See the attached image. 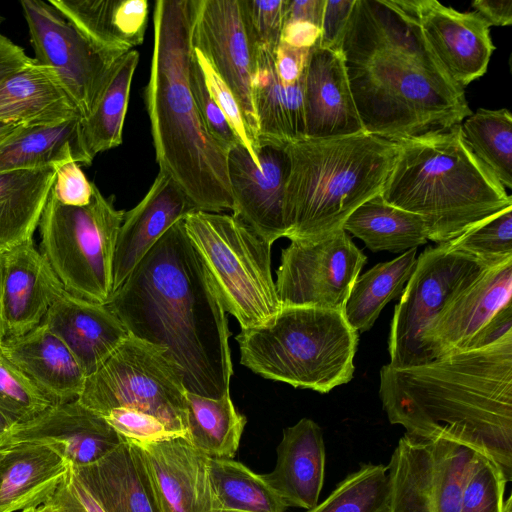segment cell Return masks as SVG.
I'll return each instance as SVG.
<instances>
[{
	"mask_svg": "<svg viewBox=\"0 0 512 512\" xmlns=\"http://www.w3.org/2000/svg\"><path fill=\"white\" fill-rule=\"evenodd\" d=\"M341 51L365 133L397 141L472 114L405 0H356Z\"/></svg>",
	"mask_w": 512,
	"mask_h": 512,
	"instance_id": "1",
	"label": "cell"
},
{
	"mask_svg": "<svg viewBox=\"0 0 512 512\" xmlns=\"http://www.w3.org/2000/svg\"><path fill=\"white\" fill-rule=\"evenodd\" d=\"M106 305L130 335L167 349L188 392L211 398L230 392L226 312L184 219L162 235Z\"/></svg>",
	"mask_w": 512,
	"mask_h": 512,
	"instance_id": "2",
	"label": "cell"
},
{
	"mask_svg": "<svg viewBox=\"0 0 512 512\" xmlns=\"http://www.w3.org/2000/svg\"><path fill=\"white\" fill-rule=\"evenodd\" d=\"M379 396L406 433L466 445L512 480V332L406 368L384 365Z\"/></svg>",
	"mask_w": 512,
	"mask_h": 512,
	"instance_id": "3",
	"label": "cell"
},
{
	"mask_svg": "<svg viewBox=\"0 0 512 512\" xmlns=\"http://www.w3.org/2000/svg\"><path fill=\"white\" fill-rule=\"evenodd\" d=\"M198 0H157L153 50L144 99L159 171L167 173L198 210L233 211L228 151L206 130L190 84L192 29Z\"/></svg>",
	"mask_w": 512,
	"mask_h": 512,
	"instance_id": "4",
	"label": "cell"
},
{
	"mask_svg": "<svg viewBox=\"0 0 512 512\" xmlns=\"http://www.w3.org/2000/svg\"><path fill=\"white\" fill-rule=\"evenodd\" d=\"M395 142L398 153L380 195L419 215L428 240H454L512 206L505 187L469 147L461 124Z\"/></svg>",
	"mask_w": 512,
	"mask_h": 512,
	"instance_id": "5",
	"label": "cell"
},
{
	"mask_svg": "<svg viewBox=\"0 0 512 512\" xmlns=\"http://www.w3.org/2000/svg\"><path fill=\"white\" fill-rule=\"evenodd\" d=\"M286 238L309 239L342 228L361 204L381 193L398 145L368 133L287 142Z\"/></svg>",
	"mask_w": 512,
	"mask_h": 512,
	"instance_id": "6",
	"label": "cell"
},
{
	"mask_svg": "<svg viewBox=\"0 0 512 512\" xmlns=\"http://www.w3.org/2000/svg\"><path fill=\"white\" fill-rule=\"evenodd\" d=\"M236 340L241 364L266 379L328 393L353 377L358 333L341 311L281 307L268 323L241 329Z\"/></svg>",
	"mask_w": 512,
	"mask_h": 512,
	"instance_id": "7",
	"label": "cell"
},
{
	"mask_svg": "<svg viewBox=\"0 0 512 512\" xmlns=\"http://www.w3.org/2000/svg\"><path fill=\"white\" fill-rule=\"evenodd\" d=\"M225 312L241 329L268 323L281 309L271 274V246L234 214L196 210L184 218Z\"/></svg>",
	"mask_w": 512,
	"mask_h": 512,
	"instance_id": "8",
	"label": "cell"
},
{
	"mask_svg": "<svg viewBox=\"0 0 512 512\" xmlns=\"http://www.w3.org/2000/svg\"><path fill=\"white\" fill-rule=\"evenodd\" d=\"M124 214L96 185L90 203L80 207L61 204L50 192L39 223L41 254L69 294L108 304Z\"/></svg>",
	"mask_w": 512,
	"mask_h": 512,
	"instance_id": "9",
	"label": "cell"
},
{
	"mask_svg": "<svg viewBox=\"0 0 512 512\" xmlns=\"http://www.w3.org/2000/svg\"><path fill=\"white\" fill-rule=\"evenodd\" d=\"M187 390L167 349L130 335L86 378L78 401L103 416L110 410L154 417L187 438Z\"/></svg>",
	"mask_w": 512,
	"mask_h": 512,
	"instance_id": "10",
	"label": "cell"
},
{
	"mask_svg": "<svg viewBox=\"0 0 512 512\" xmlns=\"http://www.w3.org/2000/svg\"><path fill=\"white\" fill-rule=\"evenodd\" d=\"M490 266L447 243L426 248L395 306L390 325L389 366L406 368L429 362L423 336L444 307Z\"/></svg>",
	"mask_w": 512,
	"mask_h": 512,
	"instance_id": "11",
	"label": "cell"
},
{
	"mask_svg": "<svg viewBox=\"0 0 512 512\" xmlns=\"http://www.w3.org/2000/svg\"><path fill=\"white\" fill-rule=\"evenodd\" d=\"M476 450L405 433L389 464L388 512H459Z\"/></svg>",
	"mask_w": 512,
	"mask_h": 512,
	"instance_id": "12",
	"label": "cell"
},
{
	"mask_svg": "<svg viewBox=\"0 0 512 512\" xmlns=\"http://www.w3.org/2000/svg\"><path fill=\"white\" fill-rule=\"evenodd\" d=\"M36 61L53 70L75 102L81 119L97 105L118 59L86 37L49 1L20 2Z\"/></svg>",
	"mask_w": 512,
	"mask_h": 512,
	"instance_id": "13",
	"label": "cell"
},
{
	"mask_svg": "<svg viewBox=\"0 0 512 512\" xmlns=\"http://www.w3.org/2000/svg\"><path fill=\"white\" fill-rule=\"evenodd\" d=\"M366 260L343 228L291 241L282 250L276 271L281 307L308 306L343 312Z\"/></svg>",
	"mask_w": 512,
	"mask_h": 512,
	"instance_id": "14",
	"label": "cell"
},
{
	"mask_svg": "<svg viewBox=\"0 0 512 512\" xmlns=\"http://www.w3.org/2000/svg\"><path fill=\"white\" fill-rule=\"evenodd\" d=\"M512 259L489 267L458 293L423 336L429 358L481 348L512 331Z\"/></svg>",
	"mask_w": 512,
	"mask_h": 512,
	"instance_id": "15",
	"label": "cell"
},
{
	"mask_svg": "<svg viewBox=\"0 0 512 512\" xmlns=\"http://www.w3.org/2000/svg\"><path fill=\"white\" fill-rule=\"evenodd\" d=\"M191 42L237 99L255 151L258 126L252 83L259 50L248 34L240 0H198Z\"/></svg>",
	"mask_w": 512,
	"mask_h": 512,
	"instance_id": "16",
	"label": "cell"
},
{
	"mask_svg": "<svg viewBox=\"0 0 512 512\" xmlns=\"http://www.w3.org/2000/svg\"><path fill=\"white\" fill-rule=\"evenodd\" d=\"M255 153L260 166L241 144L228 151L232 214L272 245L287 233L285 196L290 172L287 142L258 139Z\"/></svg>",
	"mask_w": 512,
	"mask_h": 512,
	"instance_id": "17",
	"label": "cell"
},
{
	"mask_svg": "<svg viewBox=\"0 0 512 512\" xmlns=\"http://www.w3.org/2000/svg\"><path fill=\"white\" fill-rule=\"evenodd\" d=\"M405 1L456 84L464 88L486 73L495 49L486 20L475 11L459 12L437 0Z\"/></svg>",
	"mask_w": 512,
	"mask_h": 512,
	"instance_id": "18",
	"label": "cell"
},
{
	"mask_svg": "<svg viewBox=\"0 0 512 512\" xmlns=\"http://www.w3.org/2000/svg\"><path fill=\"white\" fill-rule=\"evenodd\" d=\"M122 441L102 416L78 400L53 405L35 418L13 425L0 438L2 447L30 442L51 445L72 466L91 464Z\"/></svg>",
	"mask_w": 512,
	"mask_h": 512,
	"instance_id": "19",
	"label": "cell"
},
{
	"mask_svg": "<svg viewBox=\"0 0 512 512\" xmlns=\"http://www.w3.org/2000/svg\"><path fill=\"white\" fill-rule=\"evenodd\" d=\"M132 442L140 449L162 512H228L215 494L209 458L186 438Z\"/></svg>",
	"mask_w": 512,
	"mask_h": 512,
	"instance_id": "20",
	"label": "cell"
},
{
	"mask_svg": "<svg viewBox=\"0 0 512 512\" xmlns=\"http://www.w3.org/2000/svg\"><path fill=\"white\" fill-rule=\"evenodd\" d=\"M196 210L173 178L159 171L142 200L125 211L114 252L113 293L162 235Z\"/></svg>",
	"mask_w": 512,
	"mask_h": 512,
	"instance_id": "21",
	"label": "cell"
},
{
	"mask_svg": "<svg viewBox=\"0 0 512 512\" xmlns=\"http://www.w3.org/2000/svg\"><path fill=\"white\" fill-rule=\"evenodd\" d=\"M305 137L333 138L363 133L342 51L315 44L304 79Z\"/></svg>",
	"mask_w": 512,
	"mask_h": 512,
	"instance_id": "22",
	"label": "cell"
},
{
	"mask_svg": "<svg viewBox=\"0 0 512 512\" xmlns=\"http://www.w3.org/2000/svg\"><path fill=\"white\" fill-rule=\"evenodd\" d=\"M42 322L67 346L86 377L130 336L107 305L75 297L64 289Z\"/></svg>",
	"mask_w": 512,
	"mask_h": 512,
	"instance_id": "23",
	"label": "cell"
},
{
	"mask_svg": "<svg viewBox=\"0 0 512 512\" xmlns=\"http://www.w3.org/2000/svg\"><path fill=\"white\" fill-rule=\"evenodd\" d=\"M2 311L6 337L38 326L63 286L33 239L1 255Z\"/></svg>",
	"mask_w": 512,
	"mask_h": 512,
	"instance_id": "24",
	"label": "cell"
},
{
	"mask_svg": "<svg viewBox=\"0 0 512 512\" xmlns=\"http://www.w3.org/2000/svg\"><path fill=\"white\" fill-rule=\"evenodd\" d=\"M72 469L105 512H162L139 447L123 441L101 459Z\"/></svg>",
	"mask_w": 512,
	"mask_h": 512,
	"instance_id": "25",
	"label": "cell"
},
{
	"mask_svg": "<svg viewBox=\"0 0 512 512\" xmlns=\"http://www.w3.org/2000/svg\"><path fill=\"white\" fill-rule=\"evenodd\" d=\"M325 458L321 428L313 420L302 418L283 430L276 465L261 477L286 507L308 510L318 503Z\"/></svg>",
	"mask_w": 512,
	"mask_h": 512,
	"instance_id": "26",
	"label": "cell"
},
{
	"mask_svg": "<svg viewBox=\"0 0 512 512\" xmlns=\"http://www.w3.org/2000/svg\"><path fill=\"white\" fill-rule=\"evenodd\" d=\"M0 353L26 374L54 405L78 400L86 375L67 346L41 322L6 337Z\"/></svg>",
	"mask_w": 512,
	"mask_h": 512,
	"instance_id": "27",
	"label": "cell"
},
{
	"mask_svg": "<svg viewBox=\"0 0 512 512\" xmlns=\"http://www.w3.org/2000/svg\"><path fill=\"white\" fill-rule=\"evenodd\" d=\"M80 117L53 70L35 58L0 83V123L47 126Z\"/></svg>",
	"mask_w": 512,
	"mask_h": 512,
	"instance_id": "28",
	"label": "cell"
},
{
	"mask_svg": "<svg viewBox=\"0 0 512 512\" xmlns=\"http://www.w3.org/2000/svg\"><path fill=\"white\" fill-rule=\"evenodd\" d=\"M71 466L48 444L30 442L0 448V512L44 504Z\"/></svg>",
	"mask_w": 512,
	"mask_h": 512,
	"instance_id": "29",
	"label": "cell"
},
{
	"mask_svg": "<svg viewBox=\"0 0 512 512\" xmlns=\"http://www.w3.org/2000/svg\"><path fill=\"white\" fill-rule=\"evenodd\" d=\"M97 46L124 54L143 43L146 0H49Z\"/></svg>",
	"mask_w": 512,
	"mask_h": 512,
	"instance_id": "30",
	"label": "cell"
},
{
	"mask_svg": "<svg viewBox=\"0 0 512 512\" xmlns=\"http://www.w3.org/2000/svg\"><path fill=\"white\" fill-rule=\"evenodd\" d=\"M275 50L258 51L252 83L258 139L289 142L305 137V73L297 82L284 85L276 72Z\"/></svg>",
	"mask_w": 512,
	"mask_h": 512,
	"instance_id": "31",
	"label": "cell"
},
{
	"mask_svg": "<svg viewBox=\"0 0 512 512\" xmlns=\"http://www.w3.org/2000/svg\"><path fill=\"white\" fill-rule=\"evenodd\" d=\"M57 169L0 172V255L33 239Z\"/></svg>",
	"mask_w": 512,
	"mask_h": 512,
	"instance_id": "32",
	"label": "cell"
},
{
	"mask_svg": "<svg viewBox=\"0 0 512 512\" xmlns=\"http://www.w3.org/2000/svg\"><path fill=\"white\" fill-rule=\"evenodd\" d=\"M80 117L66 122L19 127L0 141V172L60 166L68 162L90 165L81 141Z\"/></svg>",
	"mask_w": 512,
	"mask_h": 512,
	"instance_id": "33",
	"label": "cell"
},
{
	"mask_svg": "<svg viewBox=\"0 0 512 512\" xmlns=\"http://www.w3.org/2000/svg\"><path fill=\"white\" fill-rule=\"evenodd\" d=\"M342 228L373 252L407 251L428 240L426 225L419 215L388 204L380 194L356 208Z\"/></svg>",
	"mask_w": 512,
	"mask_h": 512,
	"instance_id": "34",
	"label": "cell"
},
{
	"mask_svg": "<svg viewBox=\"0 0 512 512\" xmlns=\"http://www.w3.org/2000/svg\"><path fill=\"white\" fill-rule=\"evenodd\" d=\"M139 62L132 49L117 61L109 83L92 113L80 120V135L87 156L94 157L122 143L132 79Z\"/></svg>",
	"mask_w": 512,
	"mask_h": 512,
	"instance_id": "35",
	"label": "cell"
},
{
	"mask_svg": "<svg viewBox=\"0 0 512 512\" xmlns=\"http://www.w3.org/2000/svg\"><path fill=\"white\" fill-rule=\"evenodd\" d=\"M416 252L417 248L407 250L399 257L379 263L356 278L343 314L357 333L369 330L385 305L403 291L415 270Z\"/></svg>",
	"mask_w": 512,
	"mask_h": 512,
	"instance_id": "36",
	"label": "cell"
},
{
	"mask_svg": "<svg viewBox=\"0 0 512 512\" xmlns=\"http://www.w3.org/2000/svg\"><path fill=\"white\" fill-rule=\"evenodd\" d=\"M187 440L208 458L232 459L239 447L246 417L240 414L230 392L211 398L187 391Z\"/></svg>",
	"mask_w": 512,
	"mask_h": 512,
	"instance_id": "37",
	"label": "cell"
},
{
	"mask_svg": "<svg viewBox=\"0 0 512 512\" xmlns=\"http://www.w3.org/2000/svg\"><path fill=\"white\" fill-rule=\"evenodd\" d=\"M215 494L228 512H285L287 507L261 477L233 459L209 458Z\"/></svg>",
	"mask_w": 512,
	"mask_h": 512,
	"instance_id": "38",
	"label": "cell"
},
{
	"mask_svg": "<svg viewBox=\"0 0 512 512\" xmlns=\"http://www.w3.org/2000/svg\"><path fill=\"white\" fill-rule=\"evenodd\" d=\"M473 153L497 180L512 188V115L508 109L480 108L461 124Z\"/></svg>",
	"mask_w": 512,
	"mask_h": 512,
	"instance_id": "39",
	"label": "cell"
},
{
	"mask_svg": "<svg viewBox=\"0 0 512 512\" xmlns=\"http://www.w3.org/2000/svg\"><path fill=\"white\" fill-rule=\"evenodd\" d=\"M387 467L364 464L306 512H388Z\"/></svg>",
	"mask_w": 512,
	"mask_h": 512,
	"instance_id": "40",
	"label": "cell"
},
{
	"mask_svg": "<svg viewBox=\"0 0 512 512\" xmlns=\"http://www.w3.org/2000/svg\"><path fill=\"white\" fill-rule=\"evenodd\" d=\"M493 267L512 259V206L446 242Z\"/></svg>",
	"mask_w": 512,
	"mask_h": 512,
	"instance_id": "41",
	"label": "cell"
},
{
	"mask_svg": "<svg viewBox=\"0 0 512 512\" xmlns=\"http://www.w3.org/2000/svg\"><path fill=\"white\" fill-rule=\"evenodd\" d=\"M53 405L26 374L0 353V414L12 426L35 418Z\"/></svg>",
	"mask_w": 512,
	"mask_h": 512,
	"instance_id": "42",
	"label": "cell"
},
{
	"mask_svg": "<svg viewBox=\"0 0 512 512\" xmlns=\"http://www.w3.org/2000/svg\"><path fill=\"white\" fill-rule=\"evenodd\" d=\"M507 482L491 458L476 452L462 491L459 512H505Z\"/></svg>",
	"mask_w": 512,
	"mask_h": 512,
	"instance_id": "43",
	"label": "cell"
},
{
	"mask_svg": "<svg viewBox=\"0 0 512 512\" xmlns=\"http://www.w3.org/2000/svg\"><path fill=\"white\" fill-rule=\"evenodd\" d=\"M248 34L259 49H276L284 24V0H240Z\"/></svg>",
	"mask_w": 512,
	"mask_h": 512,
	"instance_id": "44",
	"label": "cell"
},
{
	"mask_svg": "<svg viewBox=\"0 0 512 512\" xmlns=\"http://www.w3.org/2000/svg\"><path fill=\"white\" fill-rule=\"evenodd\" d=\"M191 92L208 133L227 151L240 144L230 124L211 96L203 71L192 52L189 66Z\"/></svg>",
	"mask_w": 512,
	"mask_h": 512,
	"instance_id": "45",
	"label": "cell"
},
{
	"mask_svg": "<svg viewBox=\"0 0 512 512\" xmlns=\"http://www.w3.org/2000/svg\"><path fill=\"white\" fill-rule=\"evenodd\" d=\"M193 53L203 71L205 81L211 96L224 114L240 144L248 151L255 164L260 166L254 151L253 141L249 129L237 99L227 84L221 79V77L214 71L209 62L204 58V56L194 49Z\"/></svg>",
	"mask_w": 512,
	"mask_h": 512,
	"instance_id": "46",
	"label": "cell"
},
{
	"mask_svg": "<svg viewBox=\"0 0 512 512\" xmlns=\"http://www.w3.org/2000/svg\"><path fill=\"white\" fill-rule=\"evenodd\" d=\"M94 185L78 163L68 162L57 169L51 193L61 204L80 207L90 203Z\"/></svg>",
	"mask_w": 512,
	"mask_h": 512,
	"instance_id": "47",
	"label": "cell"
},
{
	"mask_svg": "<svg viewBox=\"0 0 512 512\" xmlns=\"http://www.w3.org/2000/svg\"><path fill=\"white\" fill-rule=\"evenodd\" d=\"M44 505L50 512H105L77 478L72 466Z\"/></svg>",
	"mask_w": 512,
	"mask_h": 512,
	"instance_id": "48",
	"label": "cell"
},
{
	"mask_svg": "<svg viewBox=\"0 0 512 512\" xmlns=\"http://www.w3.org/2000/svg\"><path fill=\"white\" fill-rule=\"evenodd\" d=\"M356 0H325L316 43L322 48L341 51L343 37Z\"/></svg>",
	"mask_w": 512,
	"mask_h": 512,
	"instance_id": "49",
	"label": "cell"
},
{
	"mask_svg": "<svg viewBox=\"0 0 512 512\" xmlns=\"http://www.w3.org/2000/svg\"><path fill=\"white\" fill-rule=\"evenodd\" d=\"M310 49L291 47L280 42L275 50V67L284 85L297 82L305 73Z\"/></svg>",
	"mask_w": 512,
	"mask_h": 512,
	"instance_id": "50",
	"label": "cell"
},
{
	"mask_svg": "<svg viewBox=\"0 0 512 512\" xmlns=\"http://www.w3.org/2000/svg\"><path fill=\"white\" fill-rule=\"evenodd\" d=\"M320 29L306 21H291L283 24L280 42L291 47L311 49L319 40Z\"/></svg>",
	"mask_w": 512,
	"mask_h": 512,
	"instance_id": "51",
	"label": "cell"
},
{
	"mask_svg": "<svg viewBox=\"0 0 512 512\" xmlns=\"http://www.w3.org/2000/svg\"><path fill=\"white\" fill-rule=\"evenodd\" d=\"M325 0H284V23L306 21L320 29Z\"/></svg>",
	"mask_w": 512,
	"mask_h": 512,
	"instance_id": "52",
	"label": "cell"
},
{
	"mask_svg": "<svg viewBox=\"0 0 512 512\" xmlns=\"http://www.w3.org/2000/svg\"><path fill=\"white\" fill-rule=\"evenodd\" d=\"M472 7L490 26L512 24V0H475Z\"/></svg>",
	"mask_w": 512,
	"mask_h": 512,
	"instance_id": "53",
	"label": "cell"
},
{
	"mask_svg": "<svg viewBox=\"0 0 512 512\" xmlns=\"http://www.w3.org/2000/svg\"><path fill=\"white\" fill-rule=\"evenodd\" d=\"M30 59L20 46L0 33V83Z\"/></svg>",
	"mask_w": 512,
	"mask_h": 512,
	"instance_id": "54",
	"label": "cell"
},
{
	"mask_svg": "<svg viewBox=\"0 0 512 512\" xmlns=\"http://www.w3.org/2000/svg\"><path fill=\"white\" fill-rule=\"evenodd\" d=\"M2 276H3V263L2 256L0 255V346L6 338L4 322H3V311H2Z\"/></svg>",
	"mask_w": 512,
	"mask_h": 512,
	"instance_id": "55",
	"label": "cell"
},
{
	"mask_svg": "<svg viewBox=\"0 0 512 512\" xmlns=\"http://www.w3.org/2000/svg\"><path fill=\"white\" fill-rule=\"evenodd\" d=\"M19 127L14 124L0 123V141L8 137L11 133L16 131Z\"/></svg>",
	"mask_w": 512,
	"mask_h": 512,
	"instance_id": "56",
	"label": "cell"
},
{
	"mask_svg": "<svg viewBox=\"0 0 512 512\" xmlns=\"http://www.w3.org/2000/svg\"><path fill=\"white\" fill-rule=\"evenodd\" d=\"M12 427V424L8 422L1 414H0V438L3 437L9 429Z\"/></svg>",
	"mask_w": 512,
	"mask_h": 512,
	"instance_id": "57",
	"label": "cell"
},
{
	"mask_svg": "<svg viewBox=\"0 0 512 512\" xmlns=\"http://www.w3.org/2000/svg\"><path fill=\"white\" fill-rule=\"evenodd\" d=\"M21 512H50V511L44 504H42L37 507L27 508L25 510H22Z\"/></svg>",
	"mask_w": 512,
	"mask_h": 512,
	"instance_id": "58",
	"label": "cell"
},
{
	"mask_svg": "<svg viewBox=\"0 0 512 512\" xmlns=\"http://www.w3.org/2000/svg\"><path fill=\"white\" fill-rule=\"evenodd\" d=\"M505 512H512V498L509 496L505 500Z\"/></svg>",
	"mask_w": 512,
	"mask_h": 512,
	"instance_id": "59",
	"label": "cell"
},
{
	"mask_svg": "<svg viewBox=\"0 0 512 512\" xmlns=\"http://www.w3.org/2000/svg\"><path fill=\"white\" fill-rule=\"evenodd\" d=\"M3 20H4V19L2 18V16H0V24H1V22H2Z\"/></svg>",
	"mask_w": 512,
	"mask_h": 512,
	"instance_id": "60",
	"label": "cell"
},
{
	"mask_svg": "<svg viewBox=\"0 0 512 512\" xmlns=\"http://www.w3.org/2000/svg\"><path fill=\"white\" fill-rule=\"evenodd\" d=\"M0 448H2L1 444H0Z\"/></svg>",
	"mask_w": 512,
	"mask_h": 512,
	"instance_id": "61",
	"label": "cell"
}]
</instances>
